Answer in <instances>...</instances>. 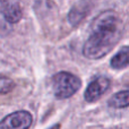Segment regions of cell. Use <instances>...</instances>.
<instances>
[{
	"mask_svg": "<svg viewBox=\"0 0 129 129\" xmlns=\"http://www.w3.org/2000/svg\"><path fill=\"white\" fill-rule=\"evenodd\" d=\"M123 29V22L117 11L109 9L101 13L92 23L89 35L83 45L84 57L91 60L105 57L122 38Z\"/></svg>",
	"mask_w": 129,
	"mask_h": 129,
	"instance_id": "cell-1",
	"label": "cell"
},
{
	"mask_svg": "<svg viewBox=\"0 0 129 129\" xmlns=\"http://www.w3.org/2000/svg\"><path fill=\"white\" fill-rule=\"evenodd\" d=\"M82 87V80L78 76L68 71H59L52 77V89L58 100L69 99Z\"/></svg>",
	"mask_w": 129,
	"mask_h": 129,
	"instance_id": "cell-2",
	"label": "cell"
},
{
	"mask_svg": "<svg viewBox=\"0 0 129 129\" xmlns=\"http://www.w3.org/2000/svg\"><path fill=\"white\" fill-rule=\"evenodd\" d=\"M33 117L26 110H18L6 116L0 121V129H29Z\"/></svg>",
	"mask_w": 129,
	"mask_h": 129,
	"instance_id": "cell-3",
	"label": "cell"
},
{
	"mask_svg": "<svg viewBox=\"0 0 129 129\" xmlns=\"http://www.w3.org/2000/svg\"><path fill=\"white\" fill-rule=\"evenodd\" d=\"M111 86V80L105 76H96L92 82L87 85L86 91L84 93V99L87 102H96Z\"/></svg>",
	"mask_w": 129,
	"mask_h": 129,
	"instance_id": "cell-4",
	"label": "cell"
},
{
	"mask_svg": "<svg viewBox=\"0 0 129 129\" xmlns=\"http://www.w3.org/2000/svg\"><path fill=\"white\" fill-rule=\"evenodd\" d=\"M0 14L6 20L7 24H16L23 17L22 7L18 2L15 1H4L1 2Z\"/></svg>",
	"mask_w": 129,
	"mask_h": 129,
	"instance_id": "cell-5",
	"label": "cell"
},
{
	"mask_svg": "<svg viewBox=\"0 0 129 129\" xmlns=\"http://www.w3.org/2000/svg\"><path fill=\"white\" fill-rule=\"evenodd\" d=\"M88 7H87L86 2H80V4H77L71 8V10L69 11L68 14V20L73 26H77L84 17L87 15L88 13Z\"/></svg>",
	"mask_w": 129,
	"mask_h": 129,
	"instance_id": "cell-6",
	"label": "cell"
},
{
	"mask_svg": "<svg viewBox=\"0 0 129 129\" xmlns=\"http://www.w3.org/2000/svg\"><path fill=\"white\" fill-rule=\"evenodd\" d=\"M110 67L116 70H121L128 67V47H122L110 60Z\"/></svg>",
	"mask_w": 129,
	"mask_h": 129,
	"instance_id": "cell-7",
	"label": "cell"
},
{
	"mask_svg": "<svg viewBox=\"0 0 129 129\" xmlns=\"http://www.w3.org/2000/svg\"><path fill=\"white\" fill-rule=\"evenodd\" d=\"M128 89H123L114 95H112L108 101V107L113 108V109H126L128 108L129 99H128Z\"/></svg>",
	"mask_w": 129,
	"mask_h": 129,
	"instance_id": "cell-8",
	"label": "cell"
},
{
	"mask_svg": "<svg viewBox=\"0 0 129 129\" xmlns=\"http://www.w3.org/2000/svg\"><path fill=\"white\" fill-rule=\"evenodd\" d=\"M15 87V82L5 75H0V94H7Z\"/></svg>",
	"mask_w": 129,
	"mask_h": 129,
	"instance_id": "cell-9",
	"label": "cell"
},
{
	"mask_svg": "<svg viewBox=\"0 0 129 129\" xmlns=\"http://www.w3.org/2000/svg\"><path fill=\"white\" fill-rule=\"evenodd\" d=\"M9 33H10V27L8 26V24L0 14V35H7Z\"/></svg>",
	"mask_w": 129,
	"mask_h": 129,
	"instance_id": "cell-10",
	"label": "cell"
},
{
	"mask_svg": "<svg viewBox=\"0 0 129 129\" xmlns=\"http://www.w3.org/2000/svg\"><path fill=\"white\" fill-rule=\"evenodd\" d=\"M60 128H61V126H60V125H59V123H57V125L52 126V127H51V128H50V129H60Z\"/></svg>",
	"mask_w": 129,
	"mask_h": 129,
	"instance_id": "cell-11",
	"label": "cell"
}]
</instances>
